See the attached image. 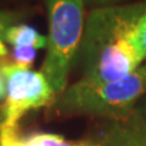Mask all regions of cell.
<instances>
[{"label":"cell","instance_id":"1","mask_svg":"<svg viewBox=\"0 0 146 146\" xmlns=\"http://www.w3.org/2000/svg\"><path fill=\"white\" fill-rule=\"evenodd\" d=\"M146 3L123 6H100L85 20L77 61L79 82L88 85L111 83L135 71L146 60L138 36V25Z\"/></svg>","mask_w":146,"mask_h":146},{"label":"cell","instance_id":"2","mask_svg":"<svg viewBox=\"0 0 146 146\" xmlns=\"http://www.w3.org/2000/svg\"><path fill=\"white\" fill-rule=\"evenodd\" d=\"M146 93V63L111 83L88 85L82 82L67 88L49 106L56 116H91L110 122H124L133 117V106Z\"/></svg>","mask_w":146,"mask_h":146},{"label":"cell","instance_id":"3","mask_svg":"<svg viewBox=\"0 0 146 146\" xmlns=\"http://www.w3.org/2000/svg\"><path fill=\"white\" fill-rule=\"evenodd\" d=\"M46 10L49 34L40 72L58 96L67 89L71 67L79 54L86 20L84 0H46Z\"/></svg>","mask_w":146,"mask_h":146},{"label":"cell","instance_id":"4","mask_svg":"<svg viewBox=\"0 0 146 146\" xmlns=\"http://www.w3.org/2000/svg\"><path fill=\"white\" fill-rule=\"evenodd\" d=\"M0 70L7 80V96L3 105L4 124L18 125L26 113L51 106L57 95L40 71L17 66L12 61H0Z\"/></svg>","mask_w":146,"mask_h":146},{"label":"cell","instance_id":"5","mask_svg":"<svg viewBox=\"0 0 146 146\" xmlns=\"http://www.w3.org/2000/svg\"><path fill=\"white\" fill-rule=\"evenodd\" d=\"M89 140L98 146H146V123L133 117L124 122H110Z\"/></svg>","mask_w":146,"mask_h":146},{"label":"cell","instance_id":"6","mask_svg":"<svg viewBox=\"0 0 146 146\" xmlns=\"http://www.w3.org/2000/svg\"><path fill=\"white\" fill-rule=\"evenodd\" d=\"M4 42L13 48L33 46L35 49H45L48 45V35L40 34L35 28L28 25L16 23L6 29Z\"/></svg>","mask_w":146,"mask_h":146},{"label":"cell","instance_id":"7","mask_svg":"<svg viewBox=\"0 0 146 146\" xmlns=\"http://www.w3.org/2000/svg\"><path fill=\"white\" fill-rule=\"evenodd\" d=\"M23 17V15L15 11L0 10V58L5 57L7 55L6 43L4 42V34L6 29L12 25L18 23V21Z\"/></svg>","mask_w":146,"mask_h":146},{"label":"cell","instance_id":"8","mask_svg":"<svg viewBox=\"0 0 146 146\" xmlns=\"http://www.w3.org/2000/svg\"><path fill=\"white\" fill-rule=\"evenodd\" d=\"M0 146H27L26 138L18 133V125L1 124L0 127Z\"/></svg>","mask_w":146,"mask_h":146},{"label":"cell","instance_id":"9","mask_svg":"<svg viewBox=\"0 0 146 146\" xmlns=\"http://www.w3.org/2000/svg\"><path fill=\"white\" fill-rule=\"evenodd\" d=\"M36 50L33 46H17L13 48L12 51V62L16 63L17 66L29 68L35 60Z\"/></svg>","mask_w":146,"mask_h":146},{"label":"cell","instance_id":"10","mask_svg":"<svg viewBox=\"0 0 146 146\" xmlns=\"http://www.w3.org/2000/svg\"><path fill=\"white\" fill-rule=\"evenodd\" d=\"M31 138L36 141L40 146H80V141L72 143L66 140L63 136L58 134H50V133H38L31 135Z\"/></svg>","mask_w":146,"mask_h":146},{"label":"cell","instance_id":"11","mask_svg":"<svg viewBox=\"0 0 146 146\" xmlns=\"http://www.w3.org/2000/svg\"><path fill=\"white\" fill-rule=\"evenodd\" d=\"M138 36L140 40V44L143 46L144 51L146 52V12L140 18L139 25H138Z\"/></svg>","mask_w":146,"mask_h":146},{"label":"cell","instance_id":"12","mask_svg":"<svg viewBox=\"0 0 146 146\" xmlns=\"http://www.w3.org/2000/svg\"><path fill=\"white\" fill-rule=\"evenodd\" d=\"M6 96H7V80L1 70H0V101L6 99Z\"/></svg>","mask_w":146,"mask_h":146},{"label":"cell","instance_id":"13","mask_svg":"<svg viewBox=\"0 0 146 146\" xmlns=\"http://www.w3.org/2000/svg\"><path fill=\"white\" fill-rule=\"evenodd\" d=\"M93 3L95 4H100V5H104L106 6L107 4H111V3H116V1H119V0H91Z\"/></svg>","mask_w":146,"mask_h":146},{"label":"cell","instance_id":"14","mask_svg":"<svg viewBox=\"0 0 146 146\" xmlns=\"http://www.w3.org/2000/svg\"><path fill=\"white\" fill-rule=\"evenodd\" d=\"M26 144H27V146H40L36 141H34L33 139H32L31 136H28V138L26 139Z\"/></svg>","mask_w":146,"mask_h":146},{"label":"cell","instance_id":"15","mask_svg":"<svg viewBox=\"0 0 146 146\" xmlns=\"http://www.w3.org/2000/svg\"><path fill=\"white\" fill-rule=\"evenodd\" d=\"M4 119H5V113H4V106H0V127H1Z\"/></svg>","mask_w":146,"mask_h":146},{"label":"cell","instance_id":"16","mask_svg":"<svg viewBox=\"0 0 146 146\" xmlns=\"http://www.w3.org/2000/svg\"><path fill=\"white\" fill-rule=\"evenodd\" d=\"M95 146H98V145H96V144H95Z\"/></svg>","mask_w":146,"mask_h":146}]
</instances>
